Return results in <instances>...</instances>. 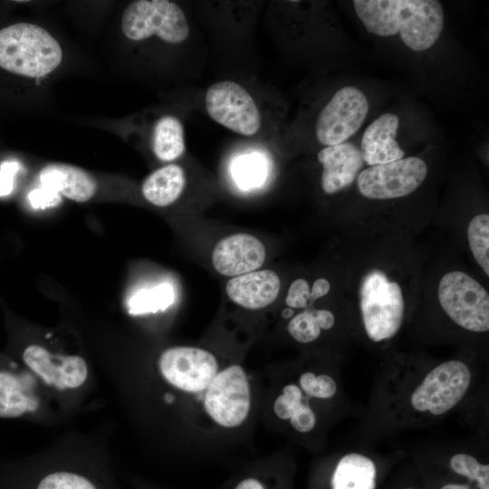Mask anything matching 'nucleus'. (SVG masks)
<instances>
[{"label":"nucleus","instance_id":"f257e3e1","mask_svg":"<svg viewBox=\"0 0 489 489\" xmlns=\"http://www.w3.org/2000/svg\"><path fill=\"white\" fill-rule=\"evenodd\" d=\"M105 376L131 420L163 440L179 434L231 440L259 413L255 378L242 363L203 347L171 346L148 373L110 370Z\"/></svg>","mask_w":489,"mask_h":489},{"label":"nucleus","instance_id":"f03ea898","mask_svg":"<svg viewBox=\"0 0 489 489\" xmlns=\"http://www.w3.org/2000/svg\"><path fill=\"white\" fill-rule=\"evenodd\" d=\"M356 14L367 31L387 37L399 34L415 52L429 49L444 27V11L436 0H354Z\"/></svg>","mask_w":489,"mask_h":489},{"label":"nucleus","instance_id":"7ed1b4c3","mask_svg":"<svg viewBox=\"0 0 489 489\" xmlns=\"http://www.w3.org/2000/svg\"><path fill=\"white\" fill-rule=\"evenodd\" d=\"M59 43L43 28L18 23L0 30V67L30 78L43 77L62 62Z\"/></svg>","mask_w":489,"mask_h":489},{"label":"nucleus","instance_id":"20e7f679","mask_svg":"<svg viewBox=\"0 0 489 489\" xmlns=\"http://www.w3.org/2000/svg\"><path fill=\"white\" fill-rule=\"evenodd\" d=\"M0 418L52 425L64 417L36 378L14 360L0 359Z\"/></svg>","mask_w":489,"mask_h":489},{"label":"nucleus","instance_id":"39448f33","mask_svg":"<svg viewBox=\"0 0 489 489\" xmlns=\"http://www.w3.org/2000/svg\"><path fill=\"white\" fill-rule=\"evenodd\" d=\"M360 311L365 331L376 342L392 338L401 327L405 302L397 282L379 270L368 273L360 285Z\"/></svg>","mask_w":489,"mask_h":489},{"label":"nucleus","instance_id":"423d86ee","mask_svg":"<svg viewBox=\"0 0 489 489\" xmlns=\"http://www.w3.org/2000/svg\"><path fill=\"white\" fill-rule=\"evenodd\" d=\"M121 29L129 40L141 41L157 35L168 43H180L189 35V25L182 8L168 0H137L125 9Z\"/></svg>","mask_w":489,"mask_h":489},{"label":"nucleus","instance_id":"0eeeda50","mask_svg":"<svg viewBox=\"0 0 489 489\" xmlns=\"http://www.w3.org/2000/svg\"><path fill=\"white\" fill-rule=\"evenodd\" d=\"M438 301L447 316L463 329L474 332L489 330L488 292L467 273H446L438 284Z\"/></svg>","mask_w":489,"mask_h":489},{"label":"nucleus","instance_id":"6e6552de","mask_svg":"<svg viewBox=\"0 0 489 489\" xmlns=\"http://www.w3.org/2000/svg\"><path fill=\"white\" fill-rule=\"evenodd\" d=\"M471 379V370L465 362L445 361L431 369L414 389L410 405L417 412L441 416L464 398Z\"/></svg>","mask_w":489,"mask_h":489},{"label":"nucleus","instance_id":"1a4fd4ad","mask_svg":"<svg viewBox=\"0 0 489 489\" xmlns=\"http://www.w3.org/2000/svg\"><path fill=\"white\" fill-rule=\"evenodd\" d=\"M208 116L231 131L252 137L262 126L259 108L248 91L240 83L224 80L208 87L205 94Z\"/></svg>","mask_w":489,"mask_h":489},{"label":"nucleus","instance_id":"9d476101","mask_svg":"<svg viewBox=\"0 0 489 489\" xmlns=\"http://www.w3.org/2000/svg\"><path fill=\"white\" fill-rule=\"evenodd\" d=\"M369 101L355 86L338 90L318 115L315 135L325 146L345 142L361 127L369 112Z\"/></svg>","mask_w":489,"mask_h":489},{"label":"nucleus","instance_id":"9b49d317","mask_svg":"<svg viewBox=\"0 0 489 489\" xmlns=\"http://www.w3.org/2000/svg\"><path fill=\"white\" fill-rule=\"evenodd\" d=\"M427 175L426 162L418 157L371 166L357 177L360 193L369 199H392L413 193Z\"/></svg>","mask_w":489,"mask_h":489},{"label":"nucleus","instance_id":"f8f14e48","mask_svg":"<svg viewBox=\"0 0 489 489\" xmlns=\"http://www.w3.org/2000/svg\"><path fill=\"white\" fill-rule=\"evenodd\" d=\"M264 244L252 235L235 234L223 238L212 253V264L217 273L235 277L256 271L265 260Z\"/></svg>","mask_w":489,"mask_h":489},{"label":"nucleus","instance_id":"ddd939ff","mask_svg":"<svg viewBox=\"0 0 489 489\" xmlns=\"http://www.w3.org/2000/svg\"><path fill=\"white\" fill-rule=\"evenodd\" d=\"M317 158L322 165L321 188L329 195L350 187L364 164L360 149L351 142L325 147Z\"/></svg>","mask_w":489,"mask_h":489},{"label":"nucleus","instance_id":"4468645a","mask_svg":"<svg viewBox=\"0 0 489 489\" xmlns=\"http://www.w3.org/2000/svg\"><path fill=\"white\" fill-rule=\"evenodd\" d=\"M398 126V117L395 113L387 112L367 127L360 147L364 163L371 167L404 158L405 152L396 140Z\"/></svg>","mask_w":489,"mask_h":489},{"label":"nucleus","instance_id":"2eb2a0df","mask_svg":"<svg viewBox=\"0 0 489 489\" xmlns=\"http://www.w3.org/2000/svg\"><path fill=\"white\" fill-rule=\"evenodd\" d=\"M280 288V278L275 272L256 270L230 279L225 291L235 304L248 310H259L276 300Z\"/></svg>","mask_w":489,"mask_h":489},{"label":"nucleus","instance_id":"dca6fc26","mask_svg":"<svg viewBox=\"0 0 489 489\" xmlns=\"http://www.w3.org/2000/svg\"><path fill=\"white\" fill-rule=\"evenodd\" d=\"M39 181L41 187L76 202L88 201L97 189V182L92 176L82 168L64 163L46 165L39 173Z\"/></svg>","mask_w":489,"mask_h":489},{"label":"nucleus","instance_id":"f3484780","mask_svg":"<svg viewBox=\"0 0 489 489\" xmlns=\"http://www.w3.org/2000/svg\"><path fill=\"white\" fill-rule=\"evenodd\" d=\"M186 183V174L182 167L177 164H168L145 178L141 193L150 204L167 206L181 196Z\"/></svg>","mask_w":489,"mask_h":489},{"label":"nucleus","instance_id":"a211bd4d","mask_svg":"<svg viewBox=\"0 0 489 489\" xmlns=\"http://www.w3.org/2000/svg\"><path fill=\"white\" fill-rule=\"evenodd\" d=\"M377 470L374 462L359 453L342 456L332 474L331 489H375Z\"/></svg>","mask_w":489,"mask_h":489},{"label":"nucleus","instance_id":"6ab92c4d","mask_svg":"<svg viewBox=\"0 0 489 489\" xmlns=\"http://www.w3.org/2000/svg\"><path fill=\"white\" fill-rule=\"evenodd\" d=\"M152 149L161 161L171 162L186 150L185 131L178 118L166 115L160 118L153 129Z\"/></svg>","mask_w":489,"mask_h":489},{"label":"nucleus","instance_id":"aec40b11","mask_svg":"<svg viewBox=\"0 0 489 489\" xmlns=\"http://www.w3.org/2000/svg\"><path fill=\"white\" fill-rule=\"evenodd\" d=\"M31 489H101L84 470L69 465L55 466L43 472Z\"/></svg>","mask_w":489,"mask_h":489},{"label":"nucleus","instance_id":"412c9836","mask_svg":"<svg viewBox=\"0 0 489 489\" xmlns=\"http://www.w3.org/2000/svg\"><path fill=\"white\" fill-rule=\"evenodd\" d=\"M231 169L234 180L244 190L260 187L267 174L265 159L257 154L239 157L234 161Z\"/></svg>","mask_w":489,"mask_h":489},{"label":"nucleus","instance_id":"4be33fe9","mask_svg":"<svg viewBox=\"0 0 489 489\" xmlns=\"http://www.w3.org/2000/svg\"><path fill=\"white\" fill-rule=\"evenodd\" d=\"M174 302V291L169 283H161L152 289L136 292L129 302L131 314H143L165 311Z\"/></svg>","mask_w":489,"mask_h":489},{"label":"nucleus","instance_id":"5701e85b","mask_svg":"<svg viewBox=\"0 0 489 489\" xmlns=\"http://www.w3.org/2000/svg\"><path fill=\"white\" fill-rule=\"evenodd\" d=\"M467 237L471 252L486 273L489 275V216L480 214L469 223Z\"/></svg>","mask_w":489,"mask_h":489},{"label":"nucleus","instance_id":"b1692460","mask_svg":"<svg viewBox=\"0 0 489 489\" xmlns=\"http://www.w3.org/2000/svg\"><path fill=\"white\" fill-rule=\"evenodd\" d=\"M295 379L307 395L320 400H329L337 393L335 379L326 373L304 370L296 375Z\"/></svg>","mask_w":489,"mask_h":489},{"label":"nucleus","instance_id":"393cba45","mask_svg":"<svg viewBox=\"0 0 489 489\" xmlns=\"http://www.w3.org/2000/svg\"><path fill=\"white\" fill-rule=\"evenodd\" d=\"M449 464L456 474L475 481L480 489H489V465L480 464L473 455L465 453L454 455Z\"/></svg>","mask_w":489,"mask_h":489},{"label":"nucleus","instance_id":"a878e982","mask_svg":"<svg viewBox=\"0 0 489 489\" xmlns=\"http://www.w3.org/2000/svg\"><path fill=\"white\" fill-rule=\"evenodd\" d=\"M287 331L292 338L300 343L312 342L321 333V330L309 309L292 316L287 325Z\"/></svg>","mask_w":489,"mask_h":489},{"label":"nucleus","instance_id":"bb28decb","mask_svg":"<svg viewBox=\"0 0 489 489\" xmlns=\"http://www.w3.org/2000/svg\"><path fill=\"white\" fill-rule=\"evenodd\" d=\"M311 290L308 282L299 278L294 280L288 290L285 303L291 309H307L310 304Z\"/></svg>","mask_w":489,"mask_h":489},{"label":"nucleus","instance_id":"cd10ccee","mask_svg":"<svg viewBox=\"0 0 489 489\" xmlns=\"http://www.w3.org/2000/svg\"><path fill=\"white\" fill-rule=\"evenodd\" d=\"M232 489H273L268 473L254 472L238 479Z\"/></svg>","mask_w":489,"mask_h":489},{"label":"nucleus","instance_id":"c85d7f7f","mask_svg":"<svg viewBox=\"0 0 489 489\" xmlns=\"http://www.w3.org/2000/svg\"><path fill=\"white\" fill-rule=\"evenodd\" d=\"M29 200L35 208L54 206L61 202L59 193L41 187L29 194Z\"/></svg>","mask_w":489,"mask_h":489},{"label":"nucleus","instance_id":"c756f323","mask_svg":"<svg viewBox=\"0 0 489 489\" xmlns=\"http://www.w3.org/2000/svg\"><path fill=\"white\" fill-rule=\"evenodd\" d=\"M18 167V163L8 161L0 165V197L6 196L12 191L14 176Z\"/></svg>","mask_w":489,"mask_h":489},{"label":"nucleus","instance_id":"7c9ffc66","mask_svg":"<svg viewBox=\"0 0 489 489\" xmlns=\"http://www.w3.org/2000/svg\"><path fill=\"white\" fill-rule=\"evenodd\" d=\"M321 331H327L331 329L335 323V317L333 313L325 309H309Z\"/></svg>","mask_w":489,"mask_h":489},{"label":"nucleus","instance_id":"2f4dec72","mask_svg":"<svg viewBox=\"0 0 489 489\" xmlns=\"http://www.w3.org/2000/svg\"><path fill=\"white\" fill-rule=\"evenodd\" d=\"M331 289V284L328 280L319 278L315 280L311 290L310 304L307 309H312V303L319 298L326 295Z\"/></svg>","mask_w":489,"mask_h":489},{"label":"nucleus","instance_id":"473e14b6","mask_svg":"<svg viewBox=\"0 0 489 489\" xmlns=\"http://www.w3.org/2000/svg\"><path fill=\"white\" fill-rule=\"evenodd\" d=\"M441 489H470L467 485L460 484H447L442 486Z\"/></svg>","mask_w":489,"mask_h":489},{"label":"nucleus","instance_id":"72a5a7b5","mask_svg":"<svg viewBox=\"0 0 489 489\" xmlns=\"http://www.w3.org/2000/svg\"><path fill=\"white\" fill-rule=\"evenodd\" d=\"M406 489H417V488H406Z\"/></svg>","mask_w":489,"mask_h":489}]
</instances>
